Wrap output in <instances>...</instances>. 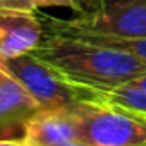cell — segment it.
I'll use <instances>...</instances> for the list:
<instances>
[{"instance_id":"obj_1","label":"cell","mask_w":146,"mask_h":146,"mask_svg":"<svg viewBox=\"0 0 146 146\" xmlns=\"http://www.w3.org/2000/svg\"><path fill=\"white\" fill-rule=\"evenodd\" d=\"M33 52L69 81L90 90H108L146 72V60L129 52L69 36L45 35Z\"/></svg>"},{"instance_id":"obj_2","label":"cell","mask_w":146,"mask_h":146,"mask_svg":"<svg viewBox=\"0 0 146 146\" xmlns=\"http://www.w3.org/2000/svg\"><path fill=\"white\" fill-rule=\"evenodd\" d=\"M78 139L90 146H146V117L98 100L72 105Z\"/></svg>"},{"instance_id":"obj_3","label":"cell","mask_w":146,"mask_h":146,"mask_svg":"<svg viewBox=\"0 0 146 146\" xmlns=\"http://www.w3.org/2000/svg\"><path fill=\"white\" fill-rule=\"evenodd\" d=\"M0 65L23 84V88L36 100L40 108L70 107L84 100H91L90 88L78 86L69 81L35 52L5 60Z\"/></svg>"},{"instance_id":"obj_4","label":"cell","mask_w":146,"mask_h":146,"mask_svg":"<svg viewBox=\"0 0 146 146\" xmlns=\"http://www.w3.org/2000/svg\"><path fill=\"white\" fill-rule=\"evenodd\" d=\"M72 26L117 38H146V0H103L67 19Z\"/></svg>"},{"instance_id":"obj_5","label":"cell","mask_w":146,"mask_h":146,"mask_svg":"<svg viewBox=\"0 0 146 146\" xmlns=\"http://www.w3.org/2000/svg\"><path fill=\"white\" fill-rule=\"evenodd\" d=\"M43 36V23L36 12L0 9V64L33 52Z\"/></svg>"},{"instance_id":"obj_6","label":"cell","mask_w":146,"mask_h":146,"mask_svg":"<svg viewBox=\"0 0 146 146\" xmlns=\"http://www.w3.org/2000/svg\"><path fill=\"white\" fill-rule=\"evenodd\" d=\"M38 110L36 100L0 65V139H23L28 120Z\"/></svg>"},{"instance_id":"obj_7","label":"cell","mask_w":146,"mask_h":146,"mask_svg":"<svg viewBox=\"0 0 146 146\" xmlns=\"http://www.w3.org/2000/svg\"><path fill=\"white\" fill-rule=\"evenodd\" d=\"M23 139L29 146H57L78 139V120L72 105L40 108L28 120Z\"/></svg>"},{"instance_id":"obj_8","label":"cell","mask_w":146,"mask_h":146,"mask_svg":"<svg viewBox=\"0 0 146 146\" xmlns=\"http://www.w3.org/2000/svg\"><path fill=\"white\" fill-rule=\"evenodd\" d=\"M90 93L91 100L117 105L120 108L146 117V88H141L132 81L108 90H90Z\"/></svg>"},{"instance_id":"obj_9","label":"cell","mask_w":146,"mask_h":146,"mask_svg":"<svg viewBox=\"0 0 146 146\" xmlns=\"http://www.w3.org/2000/svg\"><path fill=\"white\" fill-rule=\"evenodd\" d=\"M72 2H74L76 7H78V12L76 14H79L83 11H91V9L100 7L103 4V0H72Z\"/></svg>"},{"instance_id":"obj_10","label":"cell","mask_w":146,"mask_h":146,"mask_svg":"<svg viewBox=\"0 0 146 146\" xmlns=\"http://www.w3.org/2000/svg\"><path fill=\"white\" fill-rule=\"evenodd\" d=\"M0 146H29L24 139H0Z\"/></svg>"},{"instance_id":"obj_11","label":"cell","mask_w":146,"mask_h":146,"mask_svg":"<svg viewBox=\"0 0 146 146\" xmlns=\"http://www.w3.org/2000/svg\"><path fill=\"white\" fill-rule=\"evenodd\" d=\"M57 146H90V144H86V143L81 141V139H70V141L62 143V144H57Z\"/></svg>"},{"instance_id":"obj_12","label":"cell","mask_w":146,"mask_h":146,"mask_svg":"<svg viewBox=\"0 0 146 146\" xmlns=\"http://www.w3.org/2000/svg\"><path fill=\"white\" fill-rule=\"evenodd\" d=\"M132 83H136L137 86H141V88H146V72H144V74L143 76H139V78H136Z\"/></svg>"}]
</instances>
